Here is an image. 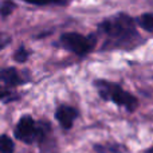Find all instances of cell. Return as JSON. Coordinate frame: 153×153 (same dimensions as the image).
<instances>
[{
	"label": "cell",
	"instance_id": "6da1fadb",
	"mask_svg": "<svg viewBox=\"0 0 153 153\" xmlns=\"http://www.w3.org/2000/svg\"><path fill=\"white\" fill-rule=\"evenodd\" d=\"M97 35L103 36V51L132 50L144 42L136 27V19L122 12L101 22L98 24Z\"/></svg>",
	"mask_w": 153,
	"mask_h": 153
},
{
	"label": "cell",
	"instance_id": "7a4b0ae2",
	"mask_svg": "<svg viewBox=\"0 0 153 153\" xmlns=\"http://www.w3.org/2000/svg\"><path fill=\"white\" fill-rule=\"evenodd\" d=\"M94 87L103 101H109L120 108H125L129 113H134L140 106L138 98L132 93L126 91L121 85L116 82H110L106 79H95Z\"/></svg>",
	"mask_w": 153,
	"mask_h": 153
},
{
	"label": "cell",
	"instance_id": "3957f363",
	"mask_svg": "<svg viewBox=\"0 0 153 153\" xmlns=\"http://www.w3.org/2000/svg\"><path fill=\"white\" fill-rule=\"evenodd\" d=\"M98 43L97 34L82 35L79 32H63L59 36V46L74 55L83 58L95 48Z\"/></svg>",
	"mask_w": 153,
	"mask_h": 153
},
{
	"label": "cell",
	"instance_id": "277c9868",
	"mask_svg": "<svg viewBox=\"0 0 153 153\" xmlns=\"http://www.w3.org/2000/svg\"><path fill=\"white\" fill-rule=\"evenodd\" d=\"M28 81L24 78L20 73L13 67H5V69L0 70V100H15L12 97V91L15 87L20 86V85L26 83Z\"/></svg>",
	"mask_w": 153,
	"mask_h": 153
},
{
	"label": "cell",
	"instance_id": "5b68a950",
	"mask_svg": "<svg viewBox=\"0 0 153 153\" xmlns=\"http://www.w3.org/2000/svg\"><path fill=\"white\" fill-rule=\"evenodd\" d=\"M78 117H79V111L74 106L65 105L63 103V105H59L55 110V120L61 125L62 129H65V130L71 129L74 126V122Z\"/></svg>",
	"mask_w": 153,
	"mask_h": 153
},
{
	"label": "cell",
	"instance_id": "8992f818",
	"mask_svg": "<svg viewBox=\"0 0 153 153\" xmlns=\"http://www.w3.org/2000/svg\"><path fill=\"white\" fill-rule=\"evenodd\" d=\"M93 151L95 153H122L125 146L117 143H105V144H94Z\"/></svg>",
	"mask_w": 153,
	"mask_h": 153
},
{
	"label": "cell",
	"instance_id": "52a82bcc",
	"mask_svg": "<svg viewBox=\"0 0 153 153\" xmlns=\"http://www.w3.org/2000/svg\"><path fill=\"white\" fill-rule=\"evenodd\" d=\"M136 24H138L145 31L153 32V12L143 13L140 18L136 19Z\"/></svg>",
	"mask_w": 153,
	"mask_h": 153
},
{
	"label": "cell",
	"instance_id": "ba28073f",
	"mask_svg": "<svg viewBox=\"0 0 153 153\" xmlns=\"http://www.w3.org/2000/svg\"><path fill=\"white\" fill-rule=\"evenodd\" d=\"M15 151V144L8 136H0V153H13Z\"/></svg>",
	"mask_w": 153,
	"mask_h": 153
},
{
	"label": "cell",
	"instance_id": "9c48e42d",
	"mask_svg": "<svg viewBox=\"0 0 153 153\" xmlns=\"http://www.w3.org/2000/svg\"><path fill=\"white\" fill-rule=\"evenodd\" d=\"M28 56H30V51L27 50L26 47H23V46H22V47H19L18 50H16L13 58H15V61L19 62V63H24V62L28 59Z\"/></svg>",
	"mask_w": 153,
	"mask_h": 153
},
{
	"label": "cell",
	"instance_id": "30bf717a",
	"mask_svg": "<svg viewBox=\"0 0 153 153\" xmlns=\"http://www.w3.org/2000/svg\"><path fill=\"white\" fill-rule=\"evenodd\" d=\"M34 5H51V4H66L67 0H24Z\"/></svg>",
	"mask_w": 153,
	"mask_h": 153
},
{
	"label": "cell",
	"instance_id": "8fae6325",
	"mask_svg": "<svg viewBox=\"0 0 153 153\" xmlns=\"http://www.w3.org/2000/svg\"><path fill=\"white\" fill-rule=\"evenodd\" d=\"M13 8H15L13 3L11 1V0H7V1H4L1 4V7H0V13H1L3 16H8L11 12H12Z\"/></svg>",
	"mask_w": 153,
	"mask_h": 153
},
{
	"label": "cell",
	"instance_id": "7c38bea8",
	"mask_svg": "<svg viewBox=\"0 0 153 153\" xmlns=\"http://www.w3.org/2000/svg\"><path fill=\"white\" fill-rule=\"evenodd\" d=\"M11 43V36L8 34H4V32H0V50L8 46Z\"/></svg>",
	"mask_w": 153,
	"mask_h": 153
},
{
	"label": "cell",
	"instance_id": "4fadbf2b",
	"mask_svg": "<svg viewBox=\"0 0 153 153\" xmlns=\"http://www.w3.org/2000/svg\"><path fill=\"white\" fill-rule=\"evenodd\" d=\"M144 153H153V146H151L149 149H146V151L144 152Z\"/></svg>",
	"mask_w": 153,
	"mask_h": 153
}]
</instances>
